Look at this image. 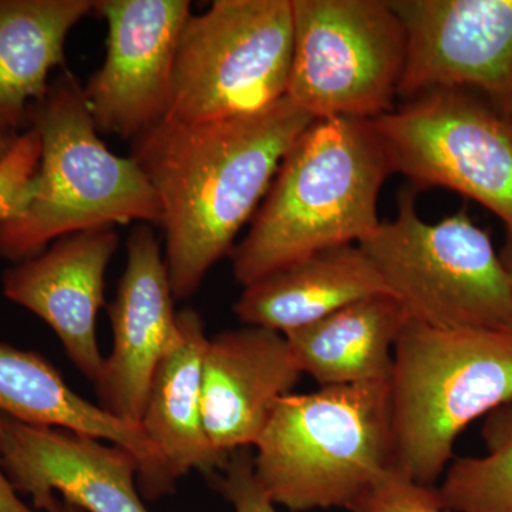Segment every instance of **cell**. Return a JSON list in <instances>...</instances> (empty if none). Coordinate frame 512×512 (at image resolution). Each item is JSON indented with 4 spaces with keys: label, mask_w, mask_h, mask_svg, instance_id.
Segmentation results:
<instances>
[{
    "label": "cell",
    "mask_w": 512,
    "mask_h": 512,
    "mask_svg": "<svg viewBox=\"0 0 512 512\" xmlns=\"http://www.w3.org/2000/svg\"><path fill=\"white\" fill-rule=\"evenodd\" d=\"M312 121L285 97L231 119L164 120L131 141L130 158L146 175L163 214L174 299L191 298L212 266L231 254L285 154Z\"/></svg>",
    "instance_id": "1"
},
{
    "label": "cell",
    "mask_w": 512,
    "mask_h": 512,
    "mask_svg": "<svg viewBox=\"0 0 512 512\" xmlns=\"http://www.w3.org/2000/svg\"><path fill=\"white\" fill-rule=\"evenodd\" d=\"M393 174L370 120H313L285 154L245 238L232 249L239 285L326 249L357 245L380 221L377 202Z\"/></svg>",
    "instance_id": "2"
},
{
    "label": "cell",
    "mask_w": 512,
    "mask_h": 512,
    "mask_svg": "<svg viewBox=\"0 0 512 512\" xmlns=\"http://www.w3.org/2000/svg\"><path fill=\"white\" fill-rule=\"evenodd\" d=\"M42 143L33 194L18 217L0 224V259L42 254L57 239L116 225L163 221L156 192L130 157L100 140L83 86L64 72L29 111Z\"/></svg>",
    "instance_id": "3"
},
{
    "label": "cell",
    "mask_w": 512,
    "mask_h": 512,
    "mask_svg": "<svg viewBox=\"0 0 512 512\" xmlns=\"http://www.w3.org/2000/svg\"><path fill=\"white\" fill-rule=\"evenodd\" d=\"M254 447L256 481L276 507L349 510L393 466L390 379L288 394Z\"/></svg>",
    "instance_id": "4"
},
{
    "label": "cell",
    "mask_w": 512,
    "mask_h": 512,
    "mask_svg": "<svg viewBox=\"0 0 512 512\" xmlns=\"http://www.w3.org/2000/svg\"><path fill=\"white\" fill-rule=\"evenodd\" d=\"M393 464L434 485L473 421L512 403V329L404 323L390 376Z\"/></svg>",
    "instance_id": "5"
},
{
    "label": "cell",
    "mask_w": 512,
    "mask_h": 512,
    "mask_svg": "<svg viewBox=\"0 0 512 512\" xmlns=\"http://www.w3.org/2000/svg\"><path fill=\"white\" fill-rule=\"evenodd\" d=\"M407 318L437 329H512V282L488 232L467 210L424 221L416 191L357 244Z\"/></svg>",
    "instance_id": "6"
},
{
    "label": "cell",
    "mask_w": 512,
    "mask_h": 512,
    "mask_svg": "<svg viewBox=\"0 0 512 512\" xmlns=\"http://www.w3.org/2000/svg\"><path fill=\"white\" fill-rule=\"evenodd\" d=\"M292 0H217L188 16L175 55L168 121L231 119L285 99Z\"/></svg>",
    "instance_id": "7"
},
{
    "label": "cell",
    "mask_w": 512,
    "mask_h": 512,
    "mask_svg": "<svg viewBox=\"0 0 512 512\" xmlns=\"http://www.w3.org/2000/svg\"><path fill=\"white\" fill-rule=\"evenodd\" d=\"M286 99L313 120H375L396 107L406 33L390 0H292Z\"/></svg>",
    "instance_id": "8"
},
{
    "label": "cell",
    "mask_w": 512,
    "mask_h": 512,
    "mask_svg": "<svg viewBox=\"0 0 512 512\" xmlns=\"http://www.w3.org/2000/svg\"><path fill=\"white\" fill-rule=\"evenodd\" d=\"M372 121L393 173L494 212L512 235V119L467 90H434Z\"/></svg>",
    "instance_id": "9"
},
{
    "label": "cell",
    "mask_w": 512,
    "mask_h": 512,
    "mask_svg": "<svg viewBox=\"0 0 512 512\" xmlns=\"http://www.w3.org/2000/svg\"><path fill=\"white\" fill-rule=\"evenodd\" d=\"M109 28L103 66L83 87L99 134L136 140L167 119L188 0H97Z\"/></svg>",
    "instance_id": "10"
},
{
    "label": "cell",
    "mask_w": 512,
    "mask_h": 512,
    "mask_svg": "<svg viewBox=\"0 0 512 512\" xmlns=\"http://www.w3.org/2000/svg\"><path fill=\"white\" fill-rule=\"evenodd\" d=\"M406 33L397 99L478 90L494 104L512 94V0H390Z\"/></svg>",
    "instance_id": "11"
},
{
    "label": "cell",
    "mask_w": 512,
    "mask_h": 512,
    "mask_svg": "<svg viewBox=\"0 0 512 512\" xmlns=\"http://www.w3.org/2000/svg\"><path fill=\"white\" fill-rule=\"evenodd\" d=\"M3 467L39 512L59 501L86 512H150L137 483L136 458L114 444L2 416Z\"/></svg>",
    "instance_id": "12"
},
{
    "label": "cell",
    "mask_w": 512,
    "mask_h": 512,
    "mask_svg": "<svg viewBox=\"0 0 512 512\" xmlns=\"http://www.w3.org/2000/svg\"><path fill=\"white\" fill-rule=\"evenodd\" d=\"M109 318L113 348L94 384L99 406L140 426L151 379L177 329L167 266L148 224H138L127 239L126 269Z\"/></svg>",
    "instance_id": "13"
},
{
    "label": "cell",
    "mask_w": 512,
    "mask_h": 512,
    "mask_svg": "<svg viewBox=\"0 0 512 512\" xmlns=\"http://www.w3.org/2000/svg\"><path fill=\"white\" fill-rule=\"evenodd\" d=\"M119 244L116 228L76 232L3 274L6 298L42 319L70 362L94 384L106 359L97 343V313L104 303L107 266Z\"/></svg>",
    "instance_id": "14"
},
{
    "label": "cell",
    "mask_w": 512,
    "mask_h": 512,
    "mask_svg": "<svg viewBox=\"0 0 512 512\" xmlns=\"http://www.w3.org/2000/svg\"><path fill=\"white\" fill-rule=\"evenodd\" d=\"M301 376L288 340L275 330L244 326L210 339L202 366V416L214 450L231 457L254 447Z\"/></svg>",
    "instance_id": "15"
},
{
    "label": "cell",
    "mask_w": 512,
    "mask_h": 512,
    "mask_svg": "<svg viewBox=\"0 0 512 512\" xmlns=\"http://www.w3.org/2000/svg\"><path fill=\"white\" fill-rule=\"evenodd\" d=\"M0 416L72 431L124 448L136 458L143 498L156 501L174 493L177 481L140 426L84 400L45 357L5 343H0Z\"/></svg>",
    "instance_id": "16"
},
{
    "label": "cell",
    "mask_w": 512,
    "mask_h": 512,
    "mask_svg": "<svg viewBox=\"0 0 512 512\" xmlns=\"http://www.w3.org/2000/svg\"><path fill=\"white\" fill-rule=\"evenodd\" d=\"M208 342L197 312H177L174 338L151 379L140 420L174 481L190 471L214 476L229 460L211 446L202 416V366Z\"/></svg>",
    "instance_id": "17"
},
{
    "label": "cell",
    "mask_w": 512,
    "mask_h": 512,
    "mask_svg": "<svg viewBox=\"0 0 512 512\" xmlns=\"http://www.w3.org/2000/svg\"><path fill=\"white\" fill-rule=\"evenodd\" d=\"M390 295L357 245L326 249L247 286L234 306L245 326L288 335L350 303Z\"/></svg>",
    "instance_id": "18"
},
{
    "label": "cell",
    "mask_w": 512,
    "mask_h": 512,
    "mask_svg": "<svg viewBox=\"0 0 512 512\" xmlns=\"http://www.w3.org/2000/svg\"><path fill=\"white\" fill-rule=\"evenodd\" d=\"M97 0H0V136L16 140L49 74L64 64L70 30Z\"/></svg>",
    "instance_id": "19"
},
{
    "label": "cell",
    "mask_w": 512,
    "mask_h": 512,
    "mask_svg": "<svg viewBox=\"0 0 512 512\" xmlns=\"http://www.w3.org/2000/svg\"><path fill=\"white\" fill-rule=\"evenodd\" d=\"M407 318L392 295H375L285 335L296 365L322 387L389 380Z\"/></svg>",
    "instance_id": "20"
},
{
    "label": "cell",
    "mask_w": 512,
    "mask_h": 512,
    "mask_svg": "<svg viewBox=\"0 0 512 512\" xmlns=\"http://www.w3.org/2000/svg\"><path fill=\"white\" fill-rule=\"evenodd\" d=\"M487 456L457 458L439 490L450 512H512V413L501 407L485 427Z\"/></svg>",
    "instance_id": "21"
},
{
    "label": "cell",
    "mask_w": 512,
    "mask_h": 512,
    "mask_svg": "<svg viewBox=\"0 0 512 512\" xmlns=\"http://www.w3.org/2000/svg\"><path fill=\"white\" fill-rule=\"evenodd\" d=\"M350 512H450L439 490L413 480L396 466L387 467L360 495Z\"/></svg>",
    "instance_id": "22"
},
{
    "label": "cell",
    "mask_w": 512,
    "mask_h": 512,
    "mask_svg": "<svg viewBox=\"0 0 512 512\" xmlns=\"http://www.w3.org/2000/svg\"><path fill=\"white\" fill-rule=\"evenodd\" d=\"M42 143L33 127L23 131L0 163V224L18 217L33 194Z\"/></svg>",
    "instance_id": "23"
},
{
    "label": "cell",
    "mask_w": 512,
    "mask_h": 512,
    "mask_svg": "<svg viewBox=\"0 0 512 512\" xmlns=\"http://www.w3.org/2000/svg\"><path fill=\"white\" fill-rule=\"evenodd\" d=\"M222 470L217 487L234 512H278L256 481L254 456H249L247 450L232 454Z\"/></svg>",
    "instance_id": "24"
},
{
    "label": "cell",
    "mask_w": 512,
    "mask_h": 512,
    "mask_svg": "<svg viewBox=\"0 0 512 512\" xmlns=\"http://www.w3.org/2000/svg\"><path fill=\"white\" fill-rule=\"evenodd\" d=\"M0 512H39L35 508H30L18 491L10 483L5 467H3V429L2 416H0Z\"/></svg>",
    "instance_id": "25"
},
{
    "label": "cell",
    "mask_w": 512,
    "mask_h": 512,
    "mask_svg": "<svg viewBox=\"0 0 512 512\" xmlns=\"http://www.w3.org/2000/svg\"><path fill=\"white\" fill-rule=\"evenodd\" d=\"M500 256L501 261H503L505 269H507L508 275H510L512 282V235H508L507 242H505L503 251H501ZM504 407L505 409L510 410L512 413V403L507 404V406Z\"/></svg>",
    "instance_id": "26"
},
{
    "label": "cell",
    "mask_w": 512,
    "mask_h": 512,
    "mask_svg": "<svg viewBox=\"0 0 512 512\" xmlns=\"http://www.w3.org/2000/svg\"><path fill=\"white\" fill-rule=\"evenodd\" d=\"M15 141L16 140H9V138L0 136V163L8 156L10 148H12Z\"/></svg>",
    "instance_id": "27"
},
{
    "label": "cell",
    "mask_w": 512,
    "mask_h": 512,
    "mask_svg": "<svg viewBox=\"0 0 512 512\" xmlns=\"http://www.w3.org/2000/svg\"><path fill=\"white\" fill-rule=\"evenodd\" d=\"M55 512H86L83 511L82 508L77 507V505L66 503V501H59L57 504Z\"/></svg>",
    "instance_id": "28"
},
{
    "label": "cell",
    "mask_w": 512,
    "mask_h": 512,
    "mask_svg": "<svg viewBox=\"0 0 512 512\" xmlns=\"http://www.w3.org/2000/svg\"><path fill=\"white\" fill-rule=\"evenodd\" d=\"M495 106L500 107L504 113H507L508 116L512 119V94L507 97V99L501 101V103L495 104Z\"/></svg>",
    "instance_id": "29"
}]
</instances>
